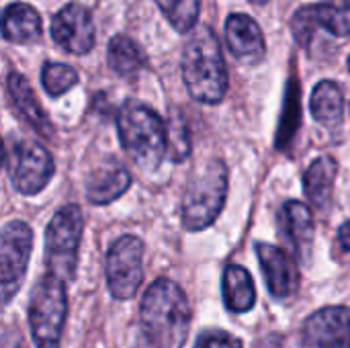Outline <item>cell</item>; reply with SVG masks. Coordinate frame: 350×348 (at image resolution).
I'll return each instance as SVG.
<instances>
[{
    "label": "cell",
    "mask_w": 350,
    "mask_h": 348,
    "mask_svg": "<svg viewBox=\"0 0 350 348\" xmlns=\"http://www.w3.org/2000/svg\"><path fill=\"white\" fill-rule=\"evenodd\" d=\"M250 2H252V4H267L269 0H250Z\"/></svg>",
    "instance_id": "cell-30"
},
{
    "label": "cell",
    "mask_w": 350,
    "mask_h": 348,
    "mask_svg": "<svg viewBox=\"0 0 350 348\" xmlns=\"http://www.w3.org/2000/svg\"><path fill=\"white\" fill-rule=\"evenodd\" d=\"M299 348H350V308L328 306L312 314L304 324Z\"/></svg>",
    "instance_id": "cell-11"
},
{
    "label": "cell",
    "mask_w": 350,
    "mask_h": 348,
    "mask_svg": "<svg viewBox=\"0 0 350 348\" xmlns=\"http://www.w3.org/2000/svg\"><path fill=\"white\" fill-rule=\"evenodd\" d=\"M256 256L260 269L265 273L267 287L275 299H289L297 293L299 287V273L293 258L279 246L258 242Z\"/></svg>",
    "instance_id": "cell-12"
},
{
    "label": "cell",
    "mask_w": 350,
    "mask_h": 348,
    "mask_svg": "<svg viewBox=\"0 0 350 348\" xmlns=\"http://www.w3.org/2000/svg\"><path fill=\"white\" fill-rule=\"evenodd\" d=\"M6 88H8V94L12 98L14 109L21 113L23 119H27V123L37 133H41L45 137L53 135V125H51L47 113L43 111L41 103L37 101L29 80L23 74H18V72H10L8 80H6Z\"/></svg>",
    "instance_id": "cell-15"
},
{
    "label": "cell",
    "mask_w": 350,
    "mask_h": 348,
    "mask_svg": "<svg viewBox=\"0 0 350 348\" xmlns=\"http://www.w3.org/2000/svg\"><path fill=\"white\" fill-rule=\"evenodd\" d=\"M189 135H187V129L183 125V121H178L176 117L170 121V127H168V150L172 152V160L174 162H183L187 156H189Z\"/></svg>",
    "instance_id": "cell-26"
},
{
    "label": "cell",
    "mask_w": 350,
    "mask_h": 348,
    "mask_svg": "<svg viewBox=\"0 0 350 348\" xmlns=\"http://www.w3.org/2000/svg\"><path fill=\"white\" fill-rule=\"evenodd\" d=\"M338 244L345 252H350V219L338 230Z\"/></svg>",
    "instance_id": "cell-29"
},
{
    "label": "cell",
    "mask_w": 350,
    "mask_h": 348,
    "mask_svg": "<svg viewBox=\"0 0 350 348\" xmlns=\"http://www.w3.org/2000/svg\"><path fill=\"white\" fill-rule=\"evenodd\" d=\"M2 348H27L21 334L12 328H6L4 330V336H2Z\"/></svg>",
    "instance_id": "cell-28"
},
{
    "label": "cell",
    "mask_w": 350,
    "mask_h": 348,
    "mask_svg": "<svg viewBox=\"0 0 350 348\" xmlns=\"http://www.w3.org/2000/svg\"><path fill=\"white\" fill-rule=\"evenodd\" d=\"M226 41L236 59L242 64H258L265 57L267 43L258 23L242 12L230 14L226 23Z\"/></svg>",
    "instance_id": "cell-13"
},
{
    "label": "cell",
    "mask_w": 350,
    "mask_h": 348,
    "mask_svg": "<svg viewBox=\"0 0 350 348\" xmlns=\"http://www.w3.org/2000/svg\"><path fill=\"white\" fill-rule=\"evenodd\" d=\"M301 88L297 78H289L287 92H285V105H283V115H281V125L277 133V148L287 150L299 129V117H301Z\"/></svg>",
    "instance_id": "cell-23"
},
{
    "label": "cell",
    "mask_w": 350,
    "mask_h": 348,
    "mask_svg": "<svg viewBox=\"0 0 350 348\" xmlns=\"http://www.w3.org/2000/svg\"><path fill=\"white\" fill-rule=\"evenodd\" d=\"M279 224L297 258L308 263L314 246V215L310 207L301 201H287L281 207Z\"/></svg>",
    "instance_id": "cell-14"
},
{
    "label": "cell",
    "mask_w": 350,
    "mask_h": 348,
    "mask_svg": "<svg viewBox=\"0 0 350 348\" xmlns=\"http://www.w3.org/2000/svg\"><path fill=\"white\" fill-rule=\"evenodd\" d=\"M195 348H242V340L224 330H205L197 338Z\"/></svg>",
    "instance_id": "cell-27"
},
{
    "label": "cell",
    "mask_w": 350,
    "mask_h": 348,
    "mask_svg": "<svg viewBox=\"0 0 350 348\" xmlns=\"http://www.w3.org/2000/svg\"><path fill=\"white\" fill-rule=\"evenodd\" d=\"M107 59H109L111 70L119 74L121 78H133L148 64L142 47L127 35H115L109 41Z\"/></svg>",
    "instance_id": "cell-21"
},
{
    "label": "cell",
    "mask_w": 350,
    "mask_h": 348,
    "mask_svg": "<svg viewBox=\"0 0 350 348\" xmlns=\"http://www.w3.org/2000/svg\"><path fill=\"white\" fill-rule=\"evenodd\" d=\"M33 250V232L31 228L21 222L12 219L4 224L2 238H0V254H2V304L8 306L12 297L18 293L29 258Z\"/></svg>",
    "instance_id": "cell-8"
},
{
    "label": "cell",
    "mask_w": 350,
    "mask_h": 348,
    "mask_svg": "<svg viewBox=\"0 0 350 348\" xmlns=\"http://www.w3.org/2000/svg\"><path fill=\"white\" fill-rule=\"evenodd\" d=\"M68 318V293L66 281L55 273H45L31 297L29 328L37 348H59L62 334Z\"/></svg>",
    "instance_id": "cell-5"
},
{
    "label": "cell",
    "mask_w": 350,
    "mask_h": 348,
    "mask_svg": "<svg viewBox=\"0 0 350 348\" xmlns=\"http://www.w3.org/2000/svg\"><path fill=\"white\" fill-rule=\"evenodd\" d=\"M131 187V174L121 164L96 168L86 185V195L92 205H109Z\"/></svg>",
    "instance_id": "cell-17"
},
{
    "label": "cell",
    "mask_w": 350,
    "mask_h": 348,
    "mask_svg": "<svg viewBox=\"0 0 350 348\" xmlns=\"http://www.w3.org/2000/svg\"><path fill=\"white\" fill-rule=\"evenodd\" d=\"M183 80L189 94L205 105H217L224 101L228 90V72L224 53L215 33L209 27H197L185 45Z\"/></svg>",
    "instance_id": "cell-2"
},
{
    "label": "cell",
    "mask_w": 350,
    "mask_h": 348,
    "mask_svg": "<svg viewBox=\"0 0 350 348\" xmlns=\"http://www.w3.org/2000/svg\"><path fill=\"white\" fill-rule=\"evenodd\" d=\"M310 109H312L314 119L320 125H324L328 129L338 127L345 117V94H342L340 86L332 80L318 82L312 92Z\"/></svg>",
    "instance_id": "cell-20"
},
{
    "label": "cell",
    "mask_w": 350,
    "mask_h": 348,
    "mask_svg": "<svg viewBox=\"0 0 350 348\" xmlns=\"http://www.w3.org/2000/svg\"><path fill=\"white\" fill-rule=\"evenodd\" d=\"M349 70H350V55H349Z\"/></svg>",
    "instance_id": "cell-31"
},
{
    "label": "cell",
    "mask_w": 350,
    "mask_h": 348,
    "mask_svg": "<svg viewBox=\"0 0 350 348\" xmlns=\"http://www.w3.org/2000/svg\"><path fill=\"white\" fill-rule=\"evenodd\" d=\"M82 230H84L82 209L74 203L57 209V213L51 217L47 226L45 263H47L49 273H55L64 281L74 279Z\"/></svg>",
    "instance_id": "cell-6"
},
{
    "label": "cell",
    "mask_w": 350,
    "mask_h": 348,
    "mask_svg": "<svg viewBox=\"0 0 350 348\" xmlns=\"http://www.w3.org/2000/svg\"><path fill=\"white\" fill-rule=\"evenodd\" d=\"M156 2L162 14L166 16V21L178 33H189L195 29L201 12L199 0H156Z\"/></svg>",
    "instance_id": "cell-24"
},
{
    "label": "cell",
    "mask_w": 350,
    "mask_h": 348,
    "mask_svg": "<svg viewBox=\"0 0 350 348\" xmlns=\"http://www.w3.org/2000/svg\"><path fill=\"white\" fill-rule=\"evenodd\" d=\"M41 82H43L45 92L49 96L57 98V96H62L74 88V84L78 82V72L68 64L49 62L41 70Z\"/></svg>",
    "instance_id": "cell-25"
},
{
    "label": "cell",
    "mask_w": 350,
    "mask_h": 348,
    "mask_svg": "<svg viewBox=\"0 0 350 348\" xmlns=\"http://www.w3.org/2000/svg\"><path fill=\"white\" fill-rule=\"evenodd\" d=\"M2 35L12 43H31L41 37V16L27 2H12L2 14Z\"/></svg>",
    "instance_id": "cell-18"
},
{
    "label": "cell",
    "mask_w": 350,
    "mask_h": 348,
    "mask_svg": "<svg viewBox=\"0 0 350 348\" xmlns=\"http://www.w3.org/2000/svg\"><path fill=\"white\" fill-rule=\"evenodd\" d=\"M107 285L115 299H131L144 281V242L137 236H121L107 254Z\"/></svg>",
    "instance_id": "cell-7"
},
{
    "label": "cell",
    "mask_w": 350,
    "mask_h": 348,
    "mask_svg": "<svg viewBox=\"0 0 350 348\" xmlns=\"http://www.w3.org/2000/svg\"><path fill=\"white\" fill-rule=\"evenodd\" d=\"M336 172H338V164L332 156H320L308 166L304 174V191L314 207L322 211L330 207Z\"/></svg>",
    "instance_id": "cell-16"
},
{
    "label": "cell",
    "mask_w": 350,
    "mask_h": 348,
    "mask_svg": "<svg viewBox=\"0 0 350 348\" xmlns=\"http://www.w3.org/2000/svg\"><path fill=\"white\" fill-rule=\"evenodd\" d=\"M308 6L318 29L334 37H350V0H322Z\"/></svg>",
    "instance_id": "cell-22"
},
{
    "label": "cell",
    "mask_w": 350,
    "mask_h": 348,
    "mask_svg": "<svg viewBox=\"0 0 350 348\" xmlns=\"http://www.w3.org/2000/svg\"><path fill=\"white\" fill-rule=\"evenodd\" d=\"M224 291V304L234 314H246L256 304V289L250 273L240 265H230L224 271L221 281Z\"/></svg>",
    "instance_id": "cell-19"
},
{
    "label": "cell",
    "mask_w": 350,
    "mask_h": 348,
    "mask_svg": "<svg viewBox=\"0 0 350 348\" xmlns=\"http://www.w3.org/2000/svg\"><path fill=\"white\" fill-rule=\"evenodd\" d=\"M94 21L90 10L80 2H70L51 18V37L53 41L76 55H84L94 47Z\"/></svg>",
    "instance_id": "cell-10"
},
{
    "label": "cell",
    "mask_w": 350,
    "mask_h": 348,
    "mask_svg": "<svg viewBox=\"0 0 350 348\" xmlns=\"http://www.w3.org/2000/svg\"><path fill=\"white\" fill-rule=\"evenodd\" d=\"M142 326L156 348H183L191 328V306L170 279H156L142 302Z\"/></svg>",
    "instance_id": "cell-1"
},
{
    "label": "cell",
    "mask_w": 350,
    "mask_h": 348,
    "mask_svg": "<svg viewBox=\"0 0 350 348\" xmlns=\"http://www.w3.org/2000/svg\"><path fill=\"white\" fill-rule=\"evenodd\" d=\"M53 158L35 142H21L8 154V172L12 185L23 195L41 193L53 176Z\"/></svg>",
    "instance_id": "cell-9"
},
{
    "label": "cell",
    "mask_w": 350,
    "mask_h": 348,
    "mask_svg": "<svg viewBox=\"0 0 350 348\" xmlns=\"http://www.w3.org/2000/svg\"><path fill=\"white\" fill-rule=\"evenodd\" d=\"M117 129L121 146L142 170H156L162 164L168 152V127L154 109L127 101L119 111Z\"/></svg>",
    "instance_id": "cell-3"
},
{
    "label": "cell",
    "mask_w": 350,
    "mask_h": 348,
    "mask_svg": "<svg viewBox=\"0 0 350 348\" xmlns=\"http://www.w3.org/2000/svg\"><path fill=\"white\" fill-rule=\"evenodd\" d=\"M228 197V166L211 160L189 183L183 197V226L189 232L207 230L221 213Z\"/></svg>",
    "instance_id": "cell-4"
}]
</instances>
